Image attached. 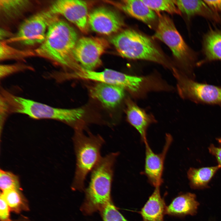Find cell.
Listing matches in <instances>:
<instances>
[{
    "label": "cell",
    "instance_id": "1",
    "mask_svg": "<svg viewBox=\"0 0 221 221\" xmlns=\"http://www.w3.org/2000/svg\"><path fill=\"white\" fill-rule=\"evenodd\" d=\"M74 29L58 17L48 26L44 41L35 52L37 56L48 59L64 68L77 72L81 69L73 57L78 41Z\"/></svg>",
    "mask_w": 221,
    "mask_h": 221
},
{
    "label": "cell",
    "instance_id": "2",
    "mask_svg": "<svg viewBox=\"0 0 221 221\" xmlns=\"http://www.w3.org/2000/svg\"><path fill=\"white\" fill-rule=\"evenodd\" d=\"M118 153H111L102 157L91 172L90 181L85 191L81 210L85 215L100 211L112 201L111 188L114 167Z\"/></svg>",
    "mask_w": 221,
    "mask_h": 221
},
{
    "label": "cell",
    "instance_id": "3",
    "mask_svg": "<svg viewBox=\"0 0 221 221\" xmlns=\"http://www.w3.org/2000/svg\"><path fill=\"white\" fill-rule=\"evenodd\" d=\"M0 98L4 101L9 114L19 113L34 119H51L71 124H75L84 116L82 108H55L14 95L1 88Z\"/></svg>",
    "mask_w": 221,
    "mask_h": 221
},
{
    "label": "cell",
    "instance_id": "4",
    "mask_svg": "<svg viewBox=\"0 0 221 221\" xmlns=\"http://www.w3.org/2000/svg\"><path fill=\"white\" fill-rule=\"evenodd\" d=\"M110 41L123 57L146 60L171 67L152 40L136 30H124L113 36Z\"/></svg>",
    "mask_w": 221,
    "mask_h": 221
},
{
    "label": "cell",
    "instance_id": "5",
    "mask_svg": "<svg viewBox=\"0 0 221 221\" xmlns=\"http://www.w3.org/2000/svg\"><path fill=\"white\" fill-rule=\"evenodd\" d=\"M76 166L72 185L73 190L84 189L86 178L100 160L101 149L104 143L100 135L90 132L86 135L81 130H76L73 137Z\"/></svg>",
    "mask_w": 221,
    "mask_h": 221
},
{
    "label": "cell",
    "instance_id": "6",
    "mask_svg": "<svg viewBox=\"0 0 221 221\" xmlns=\"http://www.w3.org/2000/svg\"><path fill=\"white\" fill-rule=\"evenodd\" d=\"M153 37L165 44L184 70L183 73L195 78L196 57L176 29L171 19L165 14L159 15L157 27Z\"/></svg>",
    "mask_w": 221,
    "mask_h": 221
},
{
    "label": "cell",
    "instance_id": "7",
    "mask_svg": "<svg viewBox=\"0 0 221 221\" xmlns=\"http://www.w3.org/2000/svg\"><path fill=\"white\" fill-rule=\"evenodd\" d=\"M172 70L178 93L182 99L196 103L221 104V87L198 82L181 71Z\"/></svg>",
    "mask_w": 221,
    "mask_h": 221
},
{
    "label": "cell",
    "instance_id": "8",
    "mask_svg": "<svg viewBox=\"0 0 221 221\" xmlns=\"http://www.w3.org/2000/svg\"><path fill=\"white\" fill-rule=\"evenodd\" d=\"M57 15L48 9L27 18L20 25L14 38V41L26 46L42 44L48 26L57 17Z\"/></svg>",
    "mask_w": 221,
    "mask_h": 221
},
{
    "label": "cell",
    "instance_id": "9",
    "mask_svg": "<svg viewBox=\"0 0 221 221\" xmlns=\"http://www.w3.org/2000/svg\"><path fill=\"white\" fill-rule=\"evenodd\" d=\"M108 46L103 38L83 37L79 39L73 52L75 61L82 68L93 71L101 64V57Z\"/></svg>",
    "mask_w": 221,
    "mask_h": 221
},
{
    "label": "cell",
    "instance_id": "10",
    "mask_svg": "<svg viewBox=\"0 0 221 221\" xmlns=\"http://www.w3.org/2000/svg\"><path fill=\"white\" fill-rule=\"evenodd\" d=\"M49 9L55 14L64 16L82 32H87L88 14L87 4L85 1L56 0L52 3Z\"/></svg>",
    "mask_w": 221,
    "mask_h": 221
},
{
    "label": "cell",
    "instance_id": "11",
    "mask_svg": "<svg viewBox=\"0 0 221 221\" xmlns=\"http://www.w3.org/2000/svg\"><path fill=\"white\" fill-rule=\"evenodd\" d=\"M165 138V143L162 150L159 153L153 151L147 141L144 143L145 157L143 173L155 188L160 186L163 182L162 176L165 159L173 141L172 137L169 134H167Z\"/></svg>",
    "mask_w": 221,
    "mask_h": 221
},
{
    "label": "cell",
    "instance_id": "12",
    "mask_svg": "<svg viewBox=\"0 0 221 221\" xmlns=\"http://www.w3.org/2000/svg\"><path fill=\"white\" fill-rule=\"evenodd\" d=\"M88 23L93 31L107 35L118 32L124 25L117 13L103 7L95 9L88 14Z\"/></svg>",
    "mask_w": 221,
    "mask_h": 221
},
{
    "label": "cell",
    "instance_id": "13",
    "mask_svg": "<svg viewBox=\"0 0 221 221\" xmlns=\"http://www.w3.org/2000/svg\"><path fill=\"white\" fill-rule=\"evenodd\" d=\"M125 89L120 86L97 82L90 88L91 96L105 107L113 108L119 105L125 95Z\"/></svg>",
    "mask_w": 221,
    "mask_h": 221
},
{
    "label": "cell",
    "instance_id": "14",
    "mask_svg": "<svg viewBox=\"0 0 221 221\" xmlns=\"http://www.w3.org/2000/svg\"><path fill=\"white\" fill-rule=\"evenodd\" d=\"M126 114L127 120L139 133L144 143L147 141V132L151 124L156 122L152 115L147 113L130 99L126 101Z\"/></svg>",
    "mask_w": 221,
    "mask_h": 221
},
{
    "label": "cell",
    "instance_id": "15",
    "mask_svg": "<svg viewBox=\"0 0 221 221\" xmlns=\"http://www.w3.org/2000/svg\"><path fill=\"white\" fill-rule=\"evenodd\" d=\"M181 13L188 18L200 16L215 22H221L219 15L212 10L204 0H174Z\"/></svg>",
    "mask_w": 221,
    "mask_h": 221
},
{
    "label": "cell",
    "instance_id": "16",
    "mask_svg": "<svg viewBox=\"0 0 221 221\" xmlns=\"http://www.w3.org/2000/svg\"><path fill=\"white\" fill-rule=\"evenodd\" d=\"M199 205L195 194L188 192L175 198L170 204L166 207L165 213L178 216L193 215L196 214Z\"/></svg>",
    "mask_w": 221,
    "mask_h": 221
},
{
    "label": "cell",
    "instance_id": "17",
    "mask_svg": "<svg viewBox=\"0 0 221 221\" xmlns=\"http://www.w3.org/2000/svg\"><path fill=\"white\" fill-rule=\"evenodd\" d=\"M204 58L197 66L213 61L221 60V30L211 28L205 34L203 40Z\"/></svg>",
    "mask_w": 221,
    "mask_h": 221
},
{
    "label": "cell",
    "instance_id": "18",
    "mask_svg": "<svg viewBox=\"0 0 221 221\" xmlns=\"http://www.w3.org/2000/svg\"><path fill=\"white\" fill-rule=\"evenodd\" d=\"M117 4L118 7L125 13L145 23L150 24L156 18L154 11L142 0H125Z\"/></svg>",
    "mask_w": 221,
    "mask_h": 221
},
{
    "label": "cell",
    "instance_id": "19",
    "mask_svg": "<svg viewBox=\"0 0 221 221\" xmlns=\"http://www.w3.org/2000/svg\"><path fill=\"white\" fill-rule=\"evenodd\" d=\"M160 187L155 188L154 192L140 212L143 221H164L166 207L161 197Z\"/></svg>",
    "mask_w": 221,
    "mask_h": 221
},
{
    "label": "cell",
    "instance_id": "20",
    "mask_svg": "<svg viewBox=\"0 0 221 221\" xmlns=\"http://www.w3.org/2000/svg\"><path fill=\"white\" fill-rule=\"evenodd\" d=\"M218 165L196 168L191 167L187 174L191 187L193 189H203L208 187L209 183L218 170Z\"/></svg>",
    "mask_w": 221,
    "mask_h": 221
},
{
    "label": "cell",
    "instance_id": "21",
    "mask_svg": "<svg viewBox=\"0 0 221 221\" xmlns=\"http://www.w3.org/2000/svg\"><path fill=\"white\" fill-rule=\"evenodd\" d=\"M31 4L29 0H0V12L7 18H15L22 14Z\"/></svg>",
    "mask_w": 221,
    "mask_h": 221
},
{
    "label": "cell",
    "instance_id": "22",
    "mask_svg": "<svg viewBox=\"0 0 221 221\" xmlns=\"http://www.w3.org/2000/svg\"><path fill=\"white\" fill-rule=\"evenodd\" d=\"M3 196L12 211L19 213L22 211L29 210L27 199L21 189H12L2 193Z\"/></svg>",
    "mask_w": 221,
    "mask_h": 221
},
{
    "label": "cell",
    "instance_id": "23",
    "mask_svg": "<svg viewBox=\"0 0 221 221\" xmlns=\"http://www.w3.org/2000/svg\"><path fill=\"white\" fill-rule=\"evenodd\" d=\"M143 2L154 11H165L171 14H181V12L176 5L174 0H142Z\"/></svg>",
    "mask_w": 221,
    "mask_h": 221
},
{
    "label": "cell",
    "instance_id": "24",
    "mask_svg": "<svg viewBox=\"0 0 221 221\" xmlns=\"http://www.w3.org/2000/svg\"><path fill=\"white\" fill-rule=\"evenodd\" d=\"M35 52L30 51L21 50L8 46L3 42L1 41L0 45V59L1 60L10 59H23L29 56L34 55Z\"/></svg>",
    "mask_w": 221,
    "mask_h": 221
},
{
    "label": "cell",
    "instance_id": "25",
    "mask_svg": "<svg viewBox=\"0 0 221 221\" xmlns=\"http://www.w3.org/2000/svg\"><path fill=\"white\" fill-rule=\"evenodd\" d=\"M0 188L2 192L12 189H21L18 177L12 173L1 170Z\"/></svg>",
    "mask_w": 221,
    "mask_h": 221
},
{
    "label": "cell",
    "instance_id": "26",
    "mask_svg": "<svg viewBox=\"0 0 221 221\" xmlns=\"http://www.w3.org/2000/svg\"><path fill=\"white\" fill-rule=\"evenodd\" d=\"M100 212L103 221H128L118 210L112 201Z\"/></svg>",
    "mask_w": 221,
    "mask_h": 221
},
{
    "label": "cell",
    "instance_id": "27",
    "mask_svg": "<svg viewBox=\"0 0 221 221\" xmlns=\"http://www.w3.org/2000/svg\"><path fill=\"white\" fill-rule=\"evenodd\" d=\"M31 68L29 66L21 64L1 65L0 79L3 78L14 73Z\"/></svg>",
    "mask_w": 221,
    "mask_h": 221
},
{
    "label": "cell",
    "instance_id": "28",
    "mask_svg": "<svg viewBox=\"0 0 221 221\" xmlns=\"http://www.w3.org/2000/svg\"><path fill=\"white\" fill-rule=\"evenodd\" d=\"M10 208L3 195L0 196V219L1 221H12L10 216Z\"/></svg>",
    "mask_w": 221,
    "mask_h": 221
},
{
    "label": "cell",
    "instance_id": "29",
    "mask_svg": "<svg viewBox=\"0 0 221 221\" xmlns=\"http://www.w3.org/2000/svg\"><path fill=\"white\" fill-rule=\"evenodd\" d=\"M209 153L216 158L218 165L221 168V147H217L211 144L208 147Z\"/></svg>",
    "mask_w": 221,
    "mask_h": 221
},
{
    "label": "cell",
    "instance_id": "30",
    "mask_svg": "<svg viewBox=\"0 0 221 221\" xmlns=\"http://www.w3.org/2000/svg\"><path fill=\"white\" fill-rule=\"evenodd\" d=\"M204 1L215 13H221V0H206Z\"/></svg>",
    "mask_w": 221,
    "mask_h": 221
},
{
    "label": "cell",
    "instance_id": "31",
    "mask_svg": "<svg viewBox=\"0 0 221 221\" xmlns=\"http://www.w3.org/2000/svg\"><path fill=\"white\" fill-rule=\"evenodd\" d=\"M10 33L8 31L3 29H1L0 31V37L1 40H5V39L11 36Z\"/></svg>",
    "mask_w": 221,
    "mask_h": 221
},
{
    "label": "cell",
    "instance_id": "32",
    "mask_svg": "<svg viewBox=\"0 0 221 221\" xmlns=\"http://www.w3.org/2000/svg\"><path fill=\"white\" fill-rule=\"evenodd\" d=\"M14 221H30L29 220H28L27 218H22L20 219H19L16 220Z\"/></svg>",
    "mask_w": 221,
    "mask_h": 221
},
{
    "label": "cell",
    "instance_id": "33",
    "mask_svg": "<svg viewBox=\"0 0 221 221\" xmlns=\"http://www.w3.org/2000/svg\"><path fill=\"white\" fill-rule=\"evenodd\" d=\"M216 140L218 141V142L219 144L220 145L221 147V138H216Z\"/></svg>",
    "mask_w": 221,
    "mask_h": 221
}]
</instances>
